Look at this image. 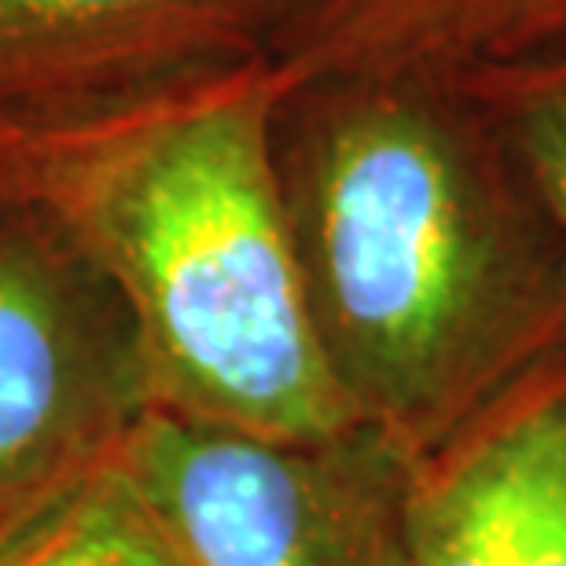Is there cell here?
Instances as JSON below:
<instances>
[{
  "instance_id": "cell-1",
  "label": "cell",
  "mask_w": 566,
  "mask_h": 566,
  "mask_svg": "<svg viewBox=\"0 0 566 566\" xmlns=\"http://www.w3.org/2000/svg\"><path fill=\"white\" fill-rule=\"evenodd\" d=\"M291 77L258 52L126 93L0 107V210L126 316L151 409L262 438L354 427L316 346L276 163Z\"/></svg>"
},
{
  "instance_id": "cell-2",
  "label": "cell",
  "mask_w": 566,
  "mask_h": 566,
  "mask_svg": "<svg viewBox=\"0 0 566 566\" xmlns=\"http://www.w3.org/2000/svg\"><path fill=\"white\" fill-rule=\"evenodd\" d=\"M276 163L316 346L357 423L423 452L566 346V235L452 71L294 88Z\"/></svg>"
},
{
  "instance_id": "cell-3",
  "label": "cell",
  "mask_w": 566,
  "mask_h": 566,
  "mask_svg": "<svg viewBox=\"0 0 566 566\" xmlns=\"http://www.w3.org/2000/svg\"><path fill=\"white\" fill-rule=\"evenodd\" d=\"M118 449L185 566H409L416 452L376 427L262 438L147 409Z\"/></svg>"
},
{
  "instance_id": "cell-4",
  "label": "cell",
  "mask_w": 566,
  "mask_h": 566,
  "mask_svg": "<svg viewBox=\"0 0 566 566\" xmlns=\"http://www.w3.org/2000/svg\"><path fill=\"white\" fill-rule=\"evenodd\" d=\"M151 409L126 316L85 262L0 210V515Z\"/></svg>"
},
{
  "instance_id": "cell-5",
  "label": "cell",
  "mask_w": 566,
  "mask_h": 566,
  "mask_svg": "<svg viewBox=\"0 0 566 566\" xmlns=\"http://www.w3.org/2000/svg\"><path fill=\"white\" fill-rule=\"evenodd\" d=\"M409 566H566V346L416 452Z\"/></svg>"
},
{
  "instance_id": "cell-6",
  "label": "cell",
  "mask_w": 566,
  "mask_h": 566,
  "mask_svg": "<svg viewBox=\"0 0 566 566\" xmlns=\"http://www.w3.org/2000/svg\"><path fill=\"white\" fill-rule=\"evenodd\" d=\"M240 52L224 0H0V107L126 93Z\"/></svg>"
},
{
  "instance_id": "cell-7",
  "label": "cell",
  "mask_w": 566,
  "mask_h": 566,
  "mask_svg": "<svg viewBox=\"0 0 566 566\" xmlns=\"http://www.w3.org/2000/svg\"><path fill=\"white\" fill-rule=\"evenodd\" d=\"M490 0H224L243 49L294 88L335 77L452 71Z\"/></svg>"
},
{
  "instance_id": "cell-8",
  "label": "cell",
  "mask_w": 566,
  "mask_h": 566,
  "mask_svg": "<svg viewBox=\"0 0 566 566\" xmlns=\"http://www.w3.org/2000/svg\"><path fill=\"white\" fill-rule=\"evenodd\" d=\"M118 446L0 515V566H185Z\"/></svg>"
},
{
  "instance_id": "cell-9",
  "label": "cell",
  "mask_w": 566,
  "mask_h": 566,
  "mask_svg": "<svg viewBox=\"0 0 566 566\" xmlns=\"http://www.w3.org/2000/svg\"><path fill=\"white\" fill-rule=\"evenodd\" d=\"M566 235V44L452 66Z\"/></svg>"
},
{
  "instance_id": "cell-10",
  "label": "cell",
  "mask_w": 566,
  "mask_h": 566,
  "mask_svg": "<svg viewBox=\"0 0 566 566\" xmlns=\"http://www.w3.org/2000/svg\"><path fill=\"white\" fill-rule=\"evenodd\" d=\"M566 44V0H490L471 38V60H501Z\"/></svg>"
}]
</instances>
